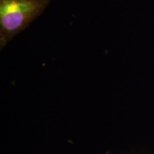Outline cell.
<instances>
[{
  "mask_svg": "<svg viewBox=\"0 0 154 154\" xmlns=\"http://www.w3.org/2000/svg\"><path fill=\"white\" fill-rule=\"evenodd\" d=\"M51 0H0V49L43 14Z\"/></svg>",
  "mask_w": 154,
  "mask_h": 154,
  "instance_id": "obj_1",
  "label": "cell"
}]
</instances>
